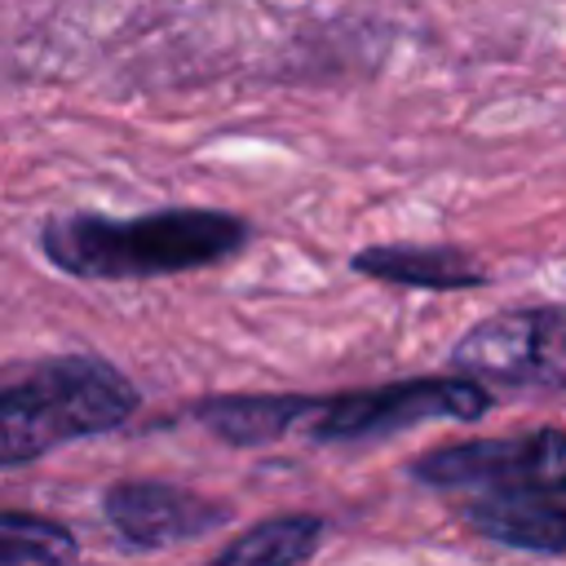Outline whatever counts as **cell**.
<instances>
[{
	"label": "cell",
	"instance_id": "cell-1",
	"mask_svg": "<svg viewBox=\"0 0 566 566\" xmlns=\"http://www.w3.org/2000/svg\"><path fill=\"white\" fill-rule=\"evenodd\" d=\"M411 478L455 495V513L482 539L522 553H566V429L451 442L424 451Z\"/></svg>",
	"mask_w": 566,
	"mask_h": 566
},
{
	"label": "cell",
	"instance_id": "cell-2",
	"mask_svg": "<svg viewBox=\"0 0 566 566\" xmlns=\"http://www.w3.org/2000/svg\"><path fill=\"white\" fill-rule=\"evenodd\" d=\"M252 239V226L221 208H159L128 221L66 212L40 226V252L71 279L124 283L217 265Z\"/></svg>",
	"mask_w": 566,
	"mask_h": 566
},
{
	"label": "cell",
	"instance_id": "cell-3",
	"mask_svg": "<svg viewBox=\"0 0 566 566\" xmlns=\"http://www.w3.org/2000/svg\"><path fill=\"white\" fill-rule=\"evenodd\" d=\"M137 385L97 354L9 367L0 371V469H18L66 442L111 433L137 416Z\"/></svg>",
	"mask_w": 566,
	"mask_h": 566
},
{
	"label": "cell",
	"instance_id": "cell-4",
	"mask_svg": "<svg viewBox=\"0 0 566 566\" xmlns=\"http://www.w3.org/2000/svg\"><path fill=\"white\" fill-rule=\"evenodd\" d=\"M491 411V394L469 376H416L376 389L310 398L301 433L314 442H376L424 420H478Z\"/></svg>",
	"mask_w": 566,
	"mask_h": 566
},
{
	"label": "cell",
	"instance_id": "cell-5",
	"mask_svg": "<svg viewBox=\"0 0 566 566\" xmlns=\"http://www.w3.org/2000/svg\"><path fill=\"white\" fill-rule=\"evenodd\" d=\"M451 371L517 389H566V305L491 314L455 340Z\"/></svg>",
	"mask_w": 566,
	"mask_h": 566
},
{
	"label": "cell",
	"instance_id": "cell-6",
	"mask_svg": "<svg viewBox=\"0 0 566 566\" xmlns=\"http://www.w3.org/2000/svg\"><path fill=\"white\" fill-rule=\"evenodd\" d=\"M102 513L128 548H172V544L199 539L234 517V509L226 500H212V495L177 486V482H155V478H124V482L106 486Z\"/></svg>",
	"mask_w": 566,
	"mask_h": 566
},
{
	"label": "cell",
	"instance_id": "cell-7",
	"mask_svg": "<svg viewBox=\"0 0 566 566\" xmlns=\"http://www.w3.org/2000/svg\"><path fill=\"white\" fill-rule=\"evenodd\" d=\"M354 274H367L376 283L394 287H420V292H473L491 274L478 265L464 248H433V243H376L358 248L349 256Z\"/></svg>",
	"mask_w": 566,
	"mask_h": 566
},
{
	"label": "cell",
	"instance_id": "cell-8",
	"mask_svg": "<svg viewBox=\"0 0 566 566\" xmlns=\"http://www.w3.org/2000/svg\"><path fill=\"white\" fill-rule=\"evenodd\" d=\"M310 398L301 394H217L195 402V420L230 447H265L301 429Z\"/></svg>",
	"mask_w": 566,
	"mask_h": 566
},
{
	"label": "cell",
	"instance_id": "cell-9",
	"mask_svg": "<svg viewBox=\"0 0 566 566\" xmlns=\"http://www.w3.org/2000/svg\"><path fill=\"white\" fill-rule=\"evenodd\" d=\"M323 535H327V522L318 513H279L248 526L203 566H305L318 553Z\"/></svg>",
	"mask_w": 566,
	"mask_h": 566
},
{
	"label": "cell",
	"instance_id": "cell-10",
	"mask_svg": "<svg viewBox=\"0 0 566 566\" xmlns=\"http://www.w3.org/2000/svg\"><path fill=\"white\" fill-rule=\"evenodd\" d=\"M80 539L66 522L27 513V509H0V566H75Z\"/></svg>",
	"mask_w": 566,
	"mask_h": 566
}]
</instances>
